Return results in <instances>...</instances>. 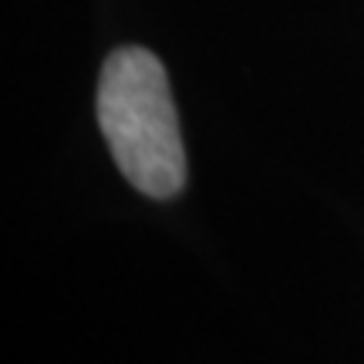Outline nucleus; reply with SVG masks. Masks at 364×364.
<instances>
[{"mask_svg":"<svg viewBox=\"0 0 364 364\" xmlns=\"http://www.w3.org/2000/svg\"><path fill=\"white\" fill-rule=\"evenodd\" d=\"M98 125L122 176L152 199L186 186V149L166 68L145 48L108 54L98 81Z\"/></svg>","mask_w":364,"mask_h":364,"instance_id":"nucleus-1","label":"nucleus"}]
</instances>
